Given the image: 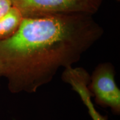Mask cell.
<instances>
[{
    "mask_svg": "<svg viewBox=\"0 0 120 120\" xmlns=\"http://www.w3.org/2000/svg\"><path fill=\"white\" fill-rule=\"evenodd\" d=\"M103 33L92 15L25 17L12 36L0 40V77L12 93L36 92L60 68L72 67Z\"/></svg>",
    "mask_w": 120,
    "mask_h": 120,
    "instance_id": "1",
    "label": "cell"
},
{
    "mask_svg": "<svg viewBox=\"0 0 120 120\" xmlns=\"http://www.w3.org/2000/svg\"><path fill=\"white\" fill-rule=\"evenodd\" d=\"M23 17L47 15H93L100 10L103 0H11Z\"/></svg>",
    "mask_w": 120,
    "mask_h": 120,
    "instance_id": "2",
    "label": "cell"
},
{
    "mask_svg": "<svg viewBox=\"0 0 120 120\" xmlns=\"http://www.w3.org/2000/svg\"><path fill=\"white\" fill-rule=\"evenodd\" d=\"M115 71L109 62L99 64L90 76L88 88L97 105L120 113V90L115 81Z\"/></svg>",
    "mask_w": 120,
    "mask_h": 120,
    "instance_id": "3",
    "label": "cell"
},
{
    "mask_svg": "<svg viewBox=\"0 0 120 120\" xmlns=\"http://www.w3.org/2000/svg\"><path fill=\"white\" fill-rule=\"evenodd\" d=\"M23 18L21 11L13 6L0 17V40L12 36L19 28Z\"/></svg>",
    "mask_w": 120,
    "mask_h": 120,
    "instance_id": "4",
    "label": "cell"
},
{
    "mask_svg": "<svg viewBox=\"0 0 120 120\" xmlns=\"http://www.w3.org/2000/svg\"><path fill=\"white\" fill-rule=\"evenodd\" d=\"M12 6L11 0H0V17L6 14Z\"/></svg>",
    "mask_w": 120,
    "mask_h": 120,
    "instance_id": "5",
    "label": "cell"
},
{
    "mask_svg": "<svg viewBox=\"0 0 120 120\" xmlns=\"http://www.w3.org/2000/svg\"><path fill=\"white\" fill-rule=\"evenodd\" d=\"M116 1H120V0H116Z\"/></svg>",
    "mask_w": 120,
    "mask_h": 120,
    "instance_id": "6",
    "label": "cell"
}]
</instances>
